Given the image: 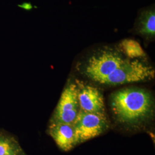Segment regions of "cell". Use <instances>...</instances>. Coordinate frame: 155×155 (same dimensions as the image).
Masks as SVG:
<instances>
[{
	"instance_id": "6",
	"label": "cell",
	"mask_w": 155,
	"mask_h": 155,
	"mask_svg": "<svg viewBox=\"0 0 155 155\" xmlns=\"http://www.w3.org/2000/svg\"><path fill=\"white\" fill-rule=\"evenodd\" d=\"M78 101L80 110L87 113H105L104 96L97 88L76 79Z\"/></svg>"
},
{
	"instance_id": "2",
	"label": "cell",
	"mask_w": 155,
	"mask_h": 155,
	"mask_svg": "<svg viewBox=\"0 0 155 155\" xmlns=\"http://www.w3.org/2000/svg\"><path fill=\"white\" fill-rule=\"evenodd\" d=\"M128 59L118 48L105 46L95 50L78 64V70L99 83L121 66Z\"/></svg>"
},
{
	"instance_id": "5",
	"label": "cell",
	"mask_w": 155,
	"mask_h": 155,
	"mask_svg": "<svg viewBox=\"0 0 155 155\" xmlns=\"http://www.w3.org/2000/svg\"><path fill=\"white\" fill-rule=\"evenodd\" d=\"M79 110L77 86L70 82L62 92L51 121L72 125Z\"/></svg>"
},
{
	"instance_id": "4",
	"label": "cell",
	"mask_w": 155,
	"mask_h": 155,
	"mask_svg": "<svg viewBox=\"0 0 155 155\" xmlns=\"http://www.w3.org/2000/svg\"><path fill=\"white\" fill-rule=\"evenodd\" d=\"M72 125L77 145H79L104 133L109 128V122L105 113L79 110Z\"/></svg>"
},
{
	"instance_id": "3",
	"label": "cell",
	"mask_w": 155,
	"mask_h": 155,
	"mask_svg": "<svg viewBox=\"0 0 155 155\" xmlns=\"http://www.w3.org/2000/svg\"><path fill=\"white\" fill-rule=\"evenodd\" d=\"M155 77V70L141 59H127L122 66L99 83L106 85H120L147 81Z\"/></svg>"
},
{
	"instance_id": "11",
	"label": "cell",
	"mask_w": 155,
	"mask_h": 155,
	"mask_svg": "<svg viewBox=\"0 0 155 155\" xmlns=\"http://www.w3.org/2000/svg\"><path fill=\"white\" fill-rule=\"evenodd\" d=\"M19 6L26 10H31L33 8V6L30 3H24L21 5H19Z\"/></svg>"
},
{
	"instance_id": "1",
	"label": "cell",
	"mask_w": 155,
	"mask_h": 155,
	"mask_svg": "<svg viewBox=\"0 0 155 155\" xmlns=\"http://www.w3.org/2000/svg\"><path fill=\"white\" fill-rule=\"evenodd\" d=\"M110 104L115 119L124 126L140 127L154 117V98L144 89L119 90L111 95Z\"/></svg>"
},
{
	"instance_id": "8",
	"label": "cell",
	"mask_w": 155,
	"mask_h": 155,
	"mask_svg": "<svg viewBox=\"0 0 155 155\" xmlns=\"http://www.w3.org/2000/svg\"><path fill=\"white\" fill-rule=\"evenodd\" d=\"M136 31L142 36L153 39L155 35V12L154 9L143 12L137 19L135 25Z\"/></svg>"
},
{
	"instance_id": "7",
	"label": "cell",
	"mask_w": 155,
	"mask_h": 155,
	"mask_svg": "<svg viewBox=\"0 0 155 155\" xmlns=\"http://www.w3.org/2000/svg\"><path fill=\"white\" fill-rule=\"evenodd\" d=\"M48 133L63 151L68 152L77 145L72 125L51 121Z\"/></svg>"
},
{
	"instance_id": "10",
	"label": "cell",
	"mask_w": 155,
	"mask_h": 155,
	"mask_svg": "<svg viewBox=\"0 0 155 155\" xmlns=\"http://www.w3.org/2000/svg\"><path fill=\"white\" fill-rule=\"evenodd\" d=\"M21 150L13 139L0 134V155H21Z\"/></svg>"
},
{
	"instance_id": "9",
	"label": "cell",
	"mask_w": 155,
	"mask_h": 155,
	"mask_svg": "<svg viewBox=\"0 0 155 155\" xmlns=\"http://www.w3.org/2000/svg\"><path fill=\"white\" fill-rule=\"evenodd\" d=\"M118 48L124 55L130 59H143L147 56L139 42L133 39L123 40L120 43Z\"/></svg>"
}]
</instances>
